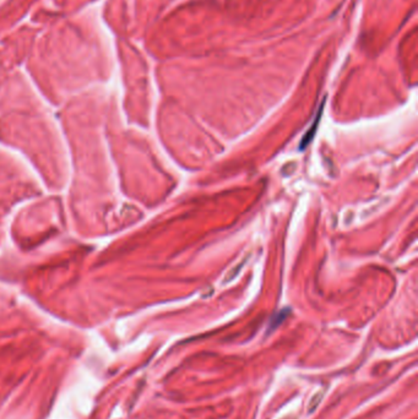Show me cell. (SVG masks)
Returning <instances> with one entry per match:
<instances>
[{"instance_id":"6da1fadb","label":"cell","mask_w":418,"mask_h":419,"mask_svg":"<svg viewBox=\"0 0 418 419\" xmlns=\"http://www.w3.org/2000/svg\"><path fill=\"white\" fill-rule=\"evenodd\" d=\"M323 106H324V103H323ZM323 106H321V108L319 109V113H318V115H316V118H315L314 123H313V125L310 126L309 129H308L307 134L304 135L303 140H302L301 146H300L301 150H304L308 145H309L310 143H312L313 137H314V135H315V132H316V129H318L319 120H320V118H321V112H323Z\"/></svg>"}]
</instances>
